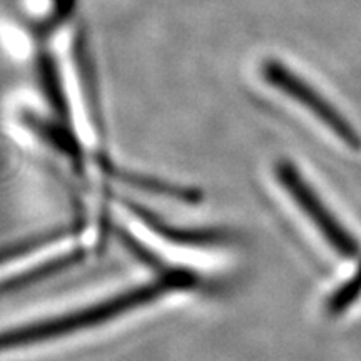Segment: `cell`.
Listing matches in <instances>:
<instances>
[{
	"label": "cell",
	"mask_w": 361,
	"mask_h": 361,
	"mask_svg": "<svg viewBox=\"0 0 361 361\" xmlns=\"http://www.w3.org/2000/svg\"><path fill=\"white\" fill-rule=\"evenodd\" d=\"M196 283L197 278L192 271L184 268H169L162 271L159 278L152 283L130 288V290L119 293L114 298L99 301V303L87 306L84 310L72 311V313L44 319L39 323L6 329V331L0 333V351L56 340V338L67 336L71 333L79 331V329L97 326V324L109 322L116 316L128 313V311H133L139 306L152 303L157 298L168 295L171 291L192 288Z\"/></svg>",
	"instance_id": "6da1fadb"
},
{
	"label": "cell",
	"mask_w": 361,
	"mask_h": 361,
	"mask_svg": "<svg viewBox=\"0 0 361 361\" xmlns=\"http://www.w3.org/2000/svg\"><path fill=\"white\" fill-rule=\"evenodd\" d=\"M274 174H276V179L281 183V186L286 189V192L293 197V201L313 221L318 231L323 234L329 246L338 255L348 259L356 258L360 255V243L356 241V238L348 229H345V226L335 218V214L324 206V202L303 179L300 169L293 162L279 159L274 166Z\"/></svg>",
	"instance_id": "7a4b0ae2"
},
{
	"label": "cell",
	"mask_w": 361,
	"mask_h": 361,
	"mask_svg": "<svg viewBox=\"0 0 361 361\" xmlns=\"http://www.w3.org/2000/svg\"><path fill=\"white\" fill-rule=\"evenodd\" d=\"M261 72H263L266 82H269L273 87L283 90L286 96H290L291 99L300 102L301 106H305L328 129H331L346 146L360 151L361 137L356 133V129L336 111L335 106H331L318 90L311 87L308 82H305L300 75L295 74V72L290 71L286 66L278 61H264Z\"/></svg>",
	"instance_id": "3957f363"
},
{
	"label": "cell",
	"mask_w": 361,
	"mask_h": 361,
	"mask_svg": "<svg viewBox=\"0 0 361 361\" xmlns=\"http://www.w3.org/2000/svg\"><path fill=\"white\" fill-rule=\"evenodd\" d=\"M124 204L128 206L130 213H134L144 224L147 226L151 231L159 234L161 238L168 239L169 243L174 245H183V246H197V247H206V246H226L229 243L234 241V234L228 229H183L178 226H171L166 223L164 219H161L159 216L149 211L147 207H144L137 202H133L129 200L124 201Z\"/></svg>",
	"instance_id": "277c9868"
},
{
	"label": "cell",
	"mask_w": 361,
	"mask_h": 361,
	"mask_svg": "<svg viewBox=\"0 0 361 361\" xmlns=\"http://www.w3.org/2000/svg\"><path fill=\"white\" fill-rule=\"evenodd\" d=\"M99 168L102 169V173L109 178L119 180V183L128 184L135 189H141V191L157 194V196L171 197V200H178L180 202H188V204H197L202 201V192L200 189L179 186V184L168 183V180H162L157 178H147V176L133 173L121 166H116L114 162H111L106 157H99L97 159Z\"/></svg>",
	"instance_id": "5b68a950"
},
{
	"label": "cell",
	"mask_w": 361,
	"mask_h": 361,
	"mask_svg": "<svg viewBox=\"0 0 361 361\" xmlns=\"http://www.w3.org/2000/svg\"><path fill=\"white\" fill-rule=\"evenodd\" d=\"M22 123L35 133L39 137H42L45 142L56 147L59 152L71 157L72 164L75 168H82L84 154H82V144L75 137V134L67 128L66 124L51 123V121L42 119V117L35 116L34 112H24L22 114Z\"/></svg>",
	"instance_id": "8992f818"
},
{
	"label": "cell",
	"mask_w": 361,
	"mask_h": 361,
	"mask_svg": "<svg viewBox=\"0 0 361 361\" xmlns=\"http://www.w3.org/2000/svg\"><path fill=\"white\" fill-rule=\"evenodd\" d=\"M361 295V266L356 271V274L350 281H346L343 286L338 288V291L333 293V296L328 300V313L329 314H340L348 308L350 305H353L358 296Z\"/></svg>",
	"instance_id": "52a82bcc"
}]
</instances>
